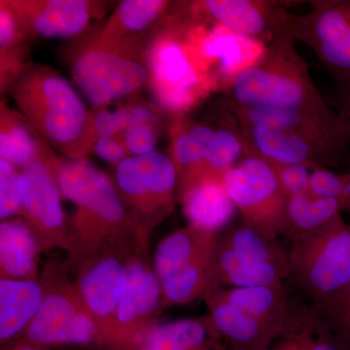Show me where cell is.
Listing matches in <instances>:
<instances>
[{
    "label": "cell",
    "instance_id": "cell-1",
    "mask_svg": "<svg viewBox=\"0 0 350 350\" xmlns=\"http://www.w3.org/2000/svg\"><path fill=\"white\" fill-rule=\"evenodd\" d=\"M63 199L75 206L69 254L82 264L109 250H125L147 239L131 215L118 187L86 158L57 162Z\"/></svg>",
    "mask_w": 350,
    "mask_h": 350
},
{
    "label": "cell",
    "instance_id": "cell-2",
    "mask_svg": "<svg viewBox=\"0 0 350 350\" xmlns=\"http://www.w3.org/2000/svg\"><path fill=\"white\" fill-rule=\"evenodd\" d=\"M11 92L44 142L68 159L86 158L94 150L98 139L94 114L63 76L47 66H32L16 77Z\"/></svg>",
    "mask_w": 350,
    "mask_h": 350
},
{
    "label": "cell",
    "instance_id": "cell-3",
    "mask_svg": "<svg viewBox=\"0 0 350 350\" xmlns=\"http://www.w3.org/2000/svg\"><path fill=\"white\" fill-rule=\"evenodd\" d=\"M204 299L209 319L226 350H267L289 312L290 300L282 282L215 287Z\"/></svg>",
    "mask_w": 350,
    "mask_h": 350
},
{
    "label": "cell",
    "instance_id": "cell-4",
    "mask_svg": "<svg viewBox=\"0 0 350 350\" xmlns=\"http://www.w3.org/2000/svg\"><path fill=\"white\" fill-rule=\"evenodd\" d=\"M290 36L267 46L255 66L234 80L226 93L234 107L301 108L328 105Z\"/></svg>",
    "mask_w": 350,
    "mask_h": 350
},
{
    "label": "cell",
    "instance_id": "cell-5",
    "mask_svg": "<svg viewBox=\"0 0 350 350\" xmlns=\"http://www.w3.org/2000/svg\"><path fill=\"white\" fill-rule=\"evenodd\" d=\"M288 278L328 312L350 292V226L342 215L319 231L293 241L288 254Z\"/></svg>",
    "mask_w": 350,
    "mask_h": 350
},
{
    "label": "cell",
    "instance_id": "cell-6",
    "mask_svg": "<svg viewBox=\"0 0 350 350\" xmlns=\"http://www.w3.org/2000/svg\"><path fill=\"white\" fill-rule=\"evenodd\" d=\"M169 20L151 44L146 64L154 96L176 116L185 114L219 87L200 68L189 46L180 9Z\"/></svg>",
    "mask_w": 350,
    "mask_h": 350
},
{
    "label": "cell",
    "instance_id": "cell-7",
    "mask_svg": "<svg viewBox=\"0 0 350 350\" xmlns=\"http://www.w3.org/2000/svg\"><path fill=\"white\" fill-rule=\"evenodd\" d=\"M219 236L189 225L159 243L154 269L163 290V308L204 298L215 283Z\"/></svg>",
    "mask_w": 350,
    "mask_h": 350
},
{
    "label": "cell",
    "instance_id": "cell-8",
    "mask_svg": "<svg viewBox=\"0 0 350 350\" xmlns=\"http://www.w3.org/2000/svg\"><path fill=\"white\" fill-rule=\"evenodd\" d=\"M250 154L271 165H336L350 154V119L340 110L328 118L289 131L243 125Z\"/></svg>",
    "mask_w": 350,
    "mask_h": 350
},
{
    "label": "cell",
    "instance_id": "cell-9",
    "mask_svg": "<svg viewBox=\"0 0 350 350\" xmlns=\"http://www.w3.org/2000/svg\"><path fill=\"white\" fill-rule=\"evenodd\" d=\"M289 275L288 254L276 239L241 223L219 237L214 288L265 286Z\"/></svg>",
    "mask_w": 350,
    "mask_h": 350
},
{
    "label": "cell",
    "instance_id": "cell-10",
    "mask_svg": "<svg viewBox=\"0 0 350 350\" xmlns=\"http://www.w3.org/2000/svg\"><path fill=\"white\" fill-rule=\"evenodd\" d=\"M221 181L241 223L269 239L287 236L288 199L271 163L251 154L227 170Z\"/></svg>",
    "mask_w": 350,
    "mask_h": 350
},
{
    "label": "cell",
    "instance_id": "cell-11",
    "mask_svg": "<svg viewBox=\"0 0 350 350\" xmlns=\"http://www.w3.org/2000/svg\"><path fill=\"white\" fill-rule=\"evenodd\" d=\"M116 185L146 236L172 213L178 200L176 167L172 158L161 152L126 158L116 167Z\"/></svg>",
    "mask_w": 350,
    "mask_h": 350
},
{
    "label": "cell",
    "instance_id": "cell-12",
    "mask_svg": "<svg viewBox=\"0 0 350 350\" xmlns=\"http://www.w3.org/2000/svg\"><path fill=\"white\" fill-rule=\"evenodd\" d=\"M57 159L47 149L19 170L24 221L38 239L41 251L70 252V228L57 177Z\"/></svg>",
    "mask_w": 350,
    "mask_h": 350
},
{
    "label": "cell",
    "instance_id": "cell-13",
    "mask_svg": "<svg viewBox=\"0 0 350 350\" xmlns=\"http://www.w3.org/2000/svg\"><path fill=\"white\" fill-rule=\"evenodd\" d=\"M72 76L87 100L100 109L139 91L148 81V68L123 46L96 42L76 57Z\"/></svg>",
    "mask_w": 350,
    "mask_h": 350
},
{
    "label": "cell",
    "instance_id": "cell-14",
    "mask_svg": "<svg viewBox=\"0 0 350 350\" xmlns=\"http://www.w3.org/2000/svg\"><path fill=\"white\" fill-rule=\"evenodd\" d=\"M21 340L45 347L76 345L103 349L96 322L77 286L68 280L45 289L42 305Z\"/></svg>",
    "mask_w": 350,
    "mask_h": 350
},
{
    "label": "cell",
    "instance_id": "cell-15",
    "mask_svg": "<svg viewBox=\"0 0 350 350\" xmlns=\"http://www.w3.org/2000/svg\"><path fill=\"white\" fill-rule=\"evenodd\" d=\"M186 38L200 68L227 92L241 73L264 56L267 45L217 23L187 13Z\"/></svg>",
    "mask_w": 350,
    "mask_h": 350
},
{
    "label": "cell",
    "instance_id": "cell-16",
    "mask_svg": "<svg viewBox=\"0 0 350 350\" xmlns=\"http://www.w3.org/2000/svg\"><path fill=\"white\" fill-rule=\"evenodd\" d=\"M160 308H163L162 286L149 262L144 241L129 260L128 280L108 350H137L149 332L158 325Z\"/></svg>",
    "mask_w": 350,
    "mask_h": 350
},
{
    "label": "cell",
    "instance_id": "cell-17",
    "mask_svg": "<svg viewBox=\"0 0 350 350\" xmlns=\"http://www.w3.org/2000/svg\"><path fill=\"white\" fill-rule=\"evenodd\" d=\"M310 10L295 19L291 38L313 51L330 75L350 83V0L308 2Z\"/></svg>",
    "mask_w": 350,
    "mask_h": 350
},
{
    "label": "cell",
    "instance_id": "cell-18",
    "mask_svg": "<svg viewBox=\"0 0 350 350\" xmlns=\"http://www.w3.org/2000/svg\"><path fill=\"white\" fill-rule=\"evenodd\" d=\"M138 244L107 251L80 264L76 286L100 331L103 350H108L111 345L120 301L128 280L129 260Z\"/></svg>",
    "mask_w": 350,
    "mask_h": 350
},
{
    "label": "cell",
    "instance_id": "cell-19",
    "mask_svg": "<svg viewBox=\"0 0 350 350\" xmlns=\"http://www.w3.org/2000/svg\"><path fill=\"white\" fill-rule=\"evenodd\" d=\"M188 7L204 20L267 46L280 36H291L296 19L285 4L266 0H206L190 2Z\"/></svg>",
    "mask_w": 350,
    "mask_h": 350
},
{
    "label": "cell",
    "instance_id": "cell-20",
    "mask_svg": "<svg viewBox=\"0 0 350 350\" xmlns=\"http://www.w3.org/2000/svg\"><path fill=\"white\" fill-rule=\"evenodd\" d=\"M23 29L46 38L78 36L89 25L96 6L85 0L10 2Z\"/></svg>",
    "mask_w": 350,
    "mask_h": 350
},
{
    "label": "cell",
    "instance_id": "cell-21",
    "mask_svg": "<svg viewBox=\"0 0 350 350\" xmlns=\"http://www.w3.org/2000/svg\"><path fill=\"white\" fill-rule=\"evenodd\" d=\"M267 350H349L314 308L290 300L284 325Z\"/></svg>",
    "mask_w": 350,
    "mask_h": 350
},
{
    "label": "cell",
    "instance_id": "cell-22",
    "mask_svg": "<svg viewBox=\"0 0 350 350\" xmlns=\"http://www.w3.org/2000/svg\"><path fill=\"white\" fill-rule=\"evenodd\" d=\"M172 158L178 175V195L207 174L204 154L213 135V126L176 115L170 126Z\"/></svg>",
    "mask_w": 350,
    "mask_h": 350
},
{
    "label": "cell",
    "instance_id": "cell-23",
    "mask_svg": "<svg viewBox=\"0 0 350 350\" xmlns=\"http://www.w3.org/2000/svg\"><path fill=\"white\" fill-rule=\"evenodd\" d=\"M189 225L219 234L232 222L237 209L221 178L206 177L178 195Z\"/></svg>",
    "mask_w": 350,
    "mask_h": 350
},
{
    "label": "cell",
    "instance_id": "cell-24",
    "mask_svg": "<svg viewBox=\"0 0 350 350\" xmlns=\"http://www.w3.org/2000/svg\"><path fill=\"white\" fill-rule=\"evenodd\" d=\"M45 289L36 280H0V340L8 342L24 333L39 312Z\"/></svg>",
    "mask_w": 350,
    "mask_h": 350
},
{
    "label": "cell",
    "instance_id": "cell-25",
    "mask_svg": "<svg viewBox=\"0 0 350 350\" xmlns=\"http://www.w3.org/2000/svg\"><path fill=\"white\" fill-rule=\"evenodd\" d=\"M38 239L24 220L12 219L0 224V273L1 278L36 280Z\"/></svg>",
    "mask_w": 350,
    "mask_h": 350
},
{
    "label": "cell",
    "instance_id": "cell-26",
    "mask_svg": "<svg viewBox=\"0 0 350 350\" xmlns=\"http://www.w3.org/2000/svg\"><path fill=\"white\" fill-rule=\"evenodd\" d=\"M137 350H226L209 317L154 327Z\"/></svg>",
    "mask_w": 350,
    "mask_h": 350
},
{
    "label": "cell",
    "instance_id": "cell-27",
    "mask_svg": "<svg viewBox=\"0 0 350 350\" xmlns=\"http://www.w3.org/2000/svg\"><path fill=\"white\" fill-rule=\"evenodd\" d=\"M248 155L251 154L239 120L227 101L220 123L214 126L213 138L204 154L207 176L221 178L227 170Z\"/></svg>",
    "mask_w": 350,
    "mask_h": 350
},
{
    "label": "cell",
    "instance_id": "cell-28",
    "mask_svg": "<svg viewBox=\"0 0 350 350\" xmlns=\"http://www.w3.org/2000/svg\"><path fill=\"white\" fill-rule=\"evenodd\" d=\"M0 158L18 170L36 160L47 150L43 138L23 115L1 105L0 122Z\"/></svg>",
    "mask_w": 350,
    "mask_h": 350
},
{
    "label": "cell",
    "instance_id": "cell-29",
    "mask_svg": "<svg viewBox=\"0 0 350 350\" xmlns=\"http://www.w3.org/2000/svg\"><path fill=\"white\" fill-rule=\"evenodd\" d=\"M170 6L163 0H125L113 12L96 42L121 45L126 36L146 31L161 19Z\"/></svg>",
    "mask_w": 350,
    "mask_h": 350
},
{
    "label": "cell",
    "instance_id": "cell-30",
    "mask_svg": "<svg viewBox=\"0 0 350 350\" xmlns=\"http://www.w3.org/2000/svg\"><path fill=\"white\" fill-rule=\"evenodd\" d=\"M344 211L340 200L312 195L291 198L287 204V238L292 241L330 224Z\"/></svg>",
    "mask_w": 350,
    "mask_h": 350
},
{
    "label": "cell",
    "instance_id": "cell-31",
    "mask_svg": "<svg viewBox=\"0 0 350 350\" xmlns=\"http://www.w3.org/2000/svg\"><path fill=\"white\" fill-rule=\"evenodd\" d=\"M22 213L19 170L10 163L0 160V218H9Z\"/></svg>",
    "mask_w": 350,
    "mask_h": 350
},
{
    "label": "cell",
    "instance_id": "cell-32",
    "mask_svg": "<svg viewBox=\"0 0 350 350\" xmlns=\"http://www.w3.org/2000/svg\"><path fill=\"white\" fill-rule=\"evenodd\" d=\"M273 165L275 167L280 187L288 200L291 198L310 195V174H312V170L317 167L305 165V163Z\"/></svg>",
    "mask_w": 350,
    "mask_h": 350
},
{
    "label": "cell",
    "instance_id": "cell-33",
    "mask_svg": "<svg viewBox=\"0 0 350 350\" xmlns=\"http://www.w3.org/2000/svg\"><path fill=\"white\" fill-rule=\"evenodd\" d=\"M349 179L350 172L337 174L328 167H314L310 174V195L317 198H334L340 200L349 185Z\"/></svg>",
    "mask_w": 350,
    "mask_h": 350
},
{
    "label": "cell",
    "instance_id": "cell-34",
    "mask_svg": "<svg viewBox=\"0 0 350 350\" xmlns=\"http://www.w3.org/2000/svg\"><path fill=\"white\" fill-rule=\"evenodd\" d=\"M94 126L98 137H119L130 128V107L114 110L100 108L94 113Z\"/></svg>",
    "mask_w": 350,
    "mask_h": 350
},
{
    "label": "cell",
    "instance_id": "cell-35",
    "mask_svg": "<svg viewBox=\"0 0 350 350\" xmlns=\"http://www.w3.org/2000/svg\"><path fill=\"white\" fill-rule=\"evenodd\" d=\"M156 123H145L131 126L124 133L123 142L133 156L152 153L157 144Z\"/></svg>",
    "mask_w": 350,
    "mask_h": 350
},
{
    "label": "cell",
    "instance_id": "cell-36",
    "mask_svg": "<svg viewBox=\"0 0 350 350\" xmlns=\"http://www.w3.org/2000/svg\"><path fill=\"white\" fill-rule=\"evenodd\" d=\"M22 25L14 12L10 2L1 1L0 6V48L1 56L10 54L23 36Z\"/></svg>",
    "mask_w": 350,
    "mask_h": 350
},
{
    "label": "cell",
    "instance_id": "cell-37",
    "mask_svg": "<svg viewBox=\"0 0 350 350\" xmlns=\"http://www.w3.org/2000/svg\"><path fill=\"white\" fill-rule=\"evenodd\" d=\"M321 314L350 350V292L337 306Z\"/></svg>",
    "mask_w": 350,
    "mask_h": 350
},
{
    "label": "cell",
    "instance_id": "cell-38",
    "mask_svg": "<svg viewBox=\"0 0 350 350\" xmlns=\"http://www.w3.org/2000/svg\"><path fill=\"white\" fill-rule=\"evenodd\" d=\"M94 151L103 161L115 167L128 158V149L121 137H98Z\"/></svg>",
    "mask_w": 350,
    "mask_h": 350
},
{
    "label": "cell",
    "instance_id": "cell-39",
    "mask_svg": "<svg viewBox=\"0 0 350 350\" xmlns=\"http://www.w3.org/2000/svg\"><path fill=\"white\" fill-rule=\"evenodd\" d=\"M342 94H340V111L344 113L345 116L350 119V83L342 84ZM350 163V154H349ZM350 172V169L349 170Z\"/></svg>",
    "mask_w": 350,
    "mask_h": 350
},
{
    "label": "cell",
    "instance_id": "cell-40",
    "mask_svg": "<svg viewBox=\"0 0 350 350\" xmlns=\"http://www.w3.org/2000/svg\"><path fill=\"white\" fill-rule=\"evenodd\" d=\"M2 350H48L45 347H40V345L29 344V342H18L11 344L9 347H4Z\"/></svg>",
    "mask_w": 350,
    "mask_h": 350
},
{
    "label": "cell",
    "instance_id": "cell-41",
    "mask_svg": "<svg viewBox=\"0 0 350 350\" xmlns=\"http://www.w3.org/2000/svg\"><path fill=\"white\" fill-rule=\"evenodd\" d=\"M349 211V213H350V207H349V211ZM349 226H350V225H349Z\"/></svg>",
    "mask_w": 350,
    "mask_h": 350
}]
</instances>
